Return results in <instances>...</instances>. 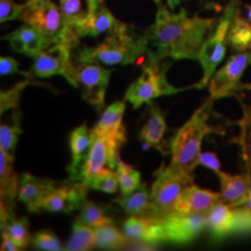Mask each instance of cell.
<instances>
[{
	"instance_id": "277c9868",
	"label": "cell",
	"mask_w": 251,
	"mask_h": 251,
	"mask_svg": "<svg viewBox=\"0 0 251 251\" xmlns=\"http://www.w3.org/2000/svg\"><path fill=\"white\" fill-rule=\"evenodd\" d=\"M20 20L35 27L50 47L59 42H70L75 47L79 45L80 36L75 28H67L61 8L51 0H35L27 5Z\"/></svg>"
},
{
	"instance_id": "1f68e13d",
	"label": "cell",
	"mask_w": 251,
	"mask_h": 251,
	"mask_svg": "<svg viewBox=\"0 0 251 251\" xmlns=\"http://www.w3.org/2000/svg\"><path fill=\"white\" fill-rule=\"evenodd\" d=\"M20 112L13 114L11 124H2L0 127V149L5 150L14 156L19 137L23 134L20 124Z\"/></svg>"
},
{
	"instance_id": "f546056e",
	"label": "cell",
	"mask_w": 251,
	"mask_h": 251,
	"mask_svg": "<svg viewBox=\"0 0 251 251\" xmlns=\"http://www.w3.org/2000/svg\"><path fill=\"white\" fill-rule=\"evenodd\" d=\"M125 101H115L111 103L103 111L101 118L94 126L93 129L99 131H118L125 128L124 122H122L126 111Z\"/></svg>"
},
{
	"instance_id": "4316f807",
	"label": "cell",
	"mask_w": 251,
	"mask_h": 251,
	"mask_svg": "<svg viewBox=\"0 0 251 251\" xmlns=\"http://www.w3.org/2000/svg\"><path fill=\"white\" fill-rule=\"evenodd\" d=\"M94 247H97L94 229L76 220L72 225V234L65 250L87 251L92 250Z\"/></svg>"
},
{
	"instance_id": "7a4b0ae2",
	"label": "cell",
	"mask_w": 251,
	"mask_h": 251,
	"mask_svg": "<svg viewBox=\"0 0 251 251\" xmlns=\"http://www.w3.org/2000/svg\"><path fill=\"white\" fill-rule=\"evenodd\" d=\"M214 114L213 99L209 98L178 129L170 144L171 164L193 172L198 166L203 139L212 133H225L218 126L211 124V118Z\"/></svg>"
},
{
	"instance_id": "74e56055",
	"label": "cell",
	"mask_w": 251,
	"mask_h": 251,
	"mask_svg": "<svg viewBox=\"0 0 251 251\" xmlns=\"http://www.w3.org/2000/svg\"><path fill=\"white\" fill-rule=\"evenodd\" d=\"M27 5L19 4L14 0H0V23L20 19Z\"/></svg>"
},
{
	"instance_id": "c3c4849f",
	"label": "cell",
	"mask_w": 251,
	"mask_h": 251,
	"mask_svg": "<svg viewBox=\"0 0 251 251\" xmlns=\"http://www.w3.org/2000/svg\"><path fill=\"white\" fill-rule=\"evenodd\" d=\"M153 2H156V5H157V6H161L162 0H153Z\"/></svg>"
},
{
	"instance_id": "e0dca14e",
	"label": "cell",
	"mask_w": 251,
	"mask_h": 251,
	"mask_svg": "<svg viewBox=\"0 0 251 251\" xmlns=\"http://www.w3.org/2000/svg\"><path fill=\"white\" fill-rule=\"evenodd\" d=\"M56 190V181L24 172L19 176L18 200L27 206L29 212L40 211L43 200Z\"/></svg>"
},
{
	"instance_id": "9c48e42d",
	"label": "cell",
	"mask_w": 251,
	"mask_h": 251,
	"mask_svg": "<svg viewBox=\"0 0 251 251\" xmlns=\"http://www.w3.org/2000/svg\"><path fill=\"white\" fill-rule=\"evenodd\" d=\"M207 229L214 241L236 235H251V209L219 202L207 213Z\"/></svg>"
},
{
	"instance_id": "83f0119b",
	"label": "cell",
	"mask_w": 251,
	"mask_h": 251,
	"mask_svg": "<svg viewBox=\"0 0 251 251\" xmlns=\"http://www.w3.org/2000/svg\"><path fill=\"white\" fill-rule=\"evenodd\" d=\"M242 119L237 121L240 126V134L235 141L241 148V156L246 164L247 171L251 172V106L242 102Z\"/></svg>"
},
{
	"instance_id": "d590c367",
	"label": "cell",
	"mask_w": 251,
	"mask_h": 251,
	"mask_svg": "<svg viewBox=\"0 0 251 251\" xmlns=\"http://www.w3.org/2000/svg\"><path fill=\"white\" fill-rule=\"evenodd\" d=\"M33 242L37 249L46 250V251H59L64 250L65 248L63 247L61 241L56 236L55 233L50 230H41L37 231L33 235Z\"/></svg>"
},
{
	"instance_id": "f35d334b",
	"label": "cell",
	"mask_w": 251,
	"mask_h": 251,
	"mask_svg": "<svg viewBox=\"0 0 251 251\" xmlns=\"http://www.w3.org/2000/svg\"><path fill=\"white\" fill-rule=\"evenodd\" d=\"M198 165L206 166L207 169H211L213 172H218L221 170V162L216 157L215 152L212 151L200 153L199 158H198Z\"/></svg>"
},
{
	"instance_id": "4dcf8cb0",
	"label": "cell",
	"mask_w": 251,
	"mask_h": 251,
	"mask_svg": "<svg viewBox=\"0 0 251 251\" xmlns=\"http://www.w3.org/2000/svg\"><path fill=\"white\" fill-rule=\"evenodd\" d=\"M94 233H96L97 247L101 248V249H121L122 247L127 246L128 241H129V238L126 236L125 233H121L113 225L94 229Z\"/></svg>"
},
{
	"instance_id": "4fadbf2b",
	"label": "cell",
	"mask_w": 251,
	"mask_h": 251,
	"mask_svg": "<svg viewBox=\"0 0 251 251\" xmlns=\"http://www.w3.org/2000/svg\"><path fill=\"white\" fill-rule=\"evenodd\" d=\"M86 14L75 25V29L80 37L99 36L103 33H114V31L126 29L129 25L118 20L107 6L105 0H86Z\"/></svg>"
},
{
	"instance_id": "7bdbcfd3",
	"label": "cell",
	"mask_w": 251,
	"mask_h": 251,
	"mask_svg": "<svg viewBox=\"0 0 251 251\" xmlns=\"http://www.w3.org/2000/svg\"><path fill=\"white\" fill-rule=\"evenodd\" d=\"M243 7H244V9H246V17H244V18H246L247 20L251 24V5L250 4H244ZM240 11H241V9H240Z\"/></svg>"
},
{
	"instance_id": "30bf717a",
	"label": "cell",
	"mask_w": 251,
	"mask_h": 251,
	"mask_svg": "<svg viewBox=\"0 0 251 251\" xmlns=\"http://www.w3.org/2000/svg\"><path fill=\"white\" fill-rule=\"evenodd\" d=\"M112 71L97 63H77L70 84L79 89L83 98L100 112L105 106Z\"/></svg>"
},
{
	"instance_id": "484cf974",
	"label": "cell",
	"mask_w": 251,
	"mask_h": 251,
	"mask_svg": "<svg viewBox=\"0 0 251 251\" xmlns=\"http://www.w3.org/2000/svg\"><path fill=\"white\" fill-rule=\"evenodd\" d=\"M228 45L236 52L248 51L251 48V24L237 7L228 35Z\"/></svg>"
},
{
	"instance_id": "ba28073f",
	"label": "cell",
	"mask_w": 251,
	"mask_h": 251,
	"mask_svg": "<svg viewBox=\"0 0 251 251\" xmlns=\"http://www.w3.org/2000/svg\"><path fill=\"white\" fill-rule=\"evenodd\" d=\"M93 137L89 158L84 165L81 183L89 186L90 180L105 166L117 169L120 158L119 151L126 141V127L118 131H99L91 129Z\"/></svg>"
},
{
	"instance_id": "f1b7e54d",
	"label": "cell",
	"mask_w": 251,
	"mask_h": 251,
	"mask_svg": "<svg viewBox=\"0 0 251 251\" xmlns=\"http://www.w3.org/2000/svg\"><path fill=\"white\" fill-rule=\"evenodd\" d=\"M106 212H107L106 206L99 205V203L91 201V200H86V202L81 207V212L77 220L93 229L113 225L112 218L108 216Z\"/></svg>"
},
{
	"instance_id": "ffe728a7",
	"label": "cell",
	"mask_w": 251,
	"mask_h": 251,
	"mask_svg": "<svg viewBox=\"0 0 251 251\" xmlns=\"http://www.w3.org/2000/svg\"><path fill=\"white\" fill-rule=\"evenodd\" d=\"M19 193V177L14 171V156L0 149V213L13 212Z\"/></svg>"
},
{
	"instance_id": "f6af8a7d",
	"label": "cell",
	"mask_w": 251,
	"mask_h": 251,
	"mask_svg": "<svg viewBox=\"0 0 251 251\" xmlns=\"http://www.w3.org/2000/svg\"><path fill=\"white\" fill-rule=\"evenodd\" d=\"M14 1L19 2V4H24V5H29L31 4L33 1H35V0H14Z\"/></svg>"
},
{
	"instance_id": "5b68a950",
	"label": "cell",
	"mask_w": 251,
	"mask_h": 251,
	"mask_svg": "<svg viewBox=\"0 0 251 251\" xmlns=\"http://www.w3.org/2000/svg\"><path fill=\"white\" fill-rule=\"evenodd\" d=\"M238 4H240V0H229V4L226 7L224 14L216 21L213 30L207 36L201 51L199 54V58H198L202 68L203 75L199 83L193 85L196 89L200 90L208 85L209 80L215 74L219 64L226 57L229 30H230L231 23H233Z\"/></svg>"
},
{
	"instance_id": "603a6c76",
	"label": "cell",
	"mask_w": 251,
	"mask_h": 251,
	"mask_svg": "<svg viewBox=\"0 0 251 251\" xmlns=\"http://www.w3.org/2000/svg\"><path fill=\"white\" fill-rule=\"evenodd\" d=\"M113 202L118 203L129 215H155L151 191L148 190L146 184H142L131 193L121 194L113 199Z\"/></svg>"
},
{
	"instance_id": "e575fe53",
	"label": "cell",
	"mask_w": 251,
	"mask_h": 251,
	"mask_svg": "<svg viewBox=\"0 0 251 251\" xmlns=\"http://www.w3.org/2000/svg\"><path fill=\"white\" fill-rule=\"evenodd\" d=\"M63 19L67 28H75L86 12L83 9V0H59Z\"/></svg>"
},
{
	"instance_id": "ab89813d",
	"label": "cell",
	"mask_w": 251,
	"mask_h": 251,
	"mask_svg": "<svg viewBox=\"0 0 251 251\" xmlns=\"http://www.w3.org/2000/svg\"><path fill=\"white\" fill-rule=\"evenodd\" d=\"M19 71V63L15 61L13 57L9 56H2L0 58V75L1 76H6V75L17 74Z\"/></svg>"
},
{
	"instance_id": "2e32d148",
	"label": "cell",
	"mask_w": 251,
	"mask_h": 251,
	"mask_svg": "<svg viewBox=\"0 0 251 251\" xmlns=\"http://www.w3.org/2000/svg\"><path fill=\"white\" fill-rule=\"evenodd\" d=\"M124 233L131 242L152 246L166 242L162 220L156 215H130L124 224Z\"/></svg>"
},
{
	"instance_id": "836d02e7",
	"label": "cell",
	"mask_w": 251,
	"mask_h": 251,
	"mask_svg": "<svg viewBox=\"0 0 251 251\" xmlns=\"http://www.w3.org/2000/svg\"><path fill=\"white\" fill-rule=\"evenodd\" d=\"M114 169L111 168H102L98 174H97L89 183L90 190L101 191L105 193H115L118 191L119 177L118 172L113 171Z\"/></svg>"
},
{
	"instance_id": "d6986e66",
	"label": "cell",
	"mask_w": 251,
	"mask_h": 251,
	"mask_svg": "<svg viewBox=\"0 0 251 251\" xmlns=\"http://www.w3.org/2000/svg\"><path fill=\"white\" fill-rule=\"evenodd\" d=\"M93 137L91 129L84 124L76 128L70 135L71 164L68 166L69 181H81L84 165L89 158L92 148Z\"/></svg>"
},
{
	"instance_id": "ee69618b",
	"label": "cell",
	"mask_w": 251,
	"mask_h": 251,
	"mask_svg": "<svg viewBox=\"0 0 251 251\" xmlns=\"http://www.w3.org/2000/svg\"><path fill=\"white\" fill-rule=\"evenodd\" d=\"M183 1H185V0H168V6L171 9H175L178 5L181 4Z\"/></svg>"
},
{
	"instance_id": "44dd1931",
	"label": "cell",
	"mask_w": 251,
	"mask_h": 251,
	"mask_svg": "<svg viewBox=\"0 0 251 251\" xmlns=\"http://www.w3.org/2000/svg\"><path fill=\"white\" fill-rule=\"evenodd\" d=\"M2 39L8 41L9 45L15 51L26 54L30 57L35 58L42 50L49 48L46 37L33 27L31 25L25 24L19 27L17 30L12 31Z\"/></svg>"
},
{
	"instance_id": "d4e9b609",
	"label": "cell",
	"mask_w": 251,
	"mask_h": 251,
	"mask_svg": "<svg viewBox=\"0 0 251 251\" xmlns=\"http://www.w3.org/2000/svg\"><path fill=\"white\" fill-rule=\"evenodd\" d=\"M1 230H5L12 240L17 243L20 250L25 249L33 241V236L29 233V224L27 218H17L14 212L7 214H0Z\"/></svg>"
},
{
	"instance_id": "60d3db41",
	"label": "cell",
	"mask_w": 251,
	"mask_h": 251,
	"mask_svg": "<svg viewBox=\"0 0 251 251\" xmlns=\"http://www.w3.org/2000/svg\"><path fill=\"white\" fill-rule=\"evenodd\" d=\"M1 250L4 251H17L20 250V248L17 246V243L12 240V237L6 233L5 230H1Z\"/></svg>"
},
{
	"instance_id": "d6a6232c",
	"label": "cell",
	"mask_w": 251,
	"mask_h": 251,
	"mask_svg": "<svg viewBox=\"0 0 251 251\" xmlns=\"http://www.w3.org/2000/svg\"><path fill=\"white\" fill-rule=\"evenodd\" d=\"M117 172L122 194L131 193L142 185L140 172L134 166L125 163L121 158H119L118 161Z\"/></svg>"
},
{
	"instance_id": "52a82bcc",
	"label": "cell",
	"mask_w": 251,
	"mask_h": 251,
	"mask_svg": "<svg viewBox=\"0 0 251 251\" xmlns=\"http://www.w3.org/2000/svg\"><path fill=\"white\" fill-rule=\"evenodd\" d=\"M164 62L149 63L144 65L142 74L133 81L125 94V100L129 101L134 108H140L143 103H151L153 99L162 96H171L184 89H178L166 79V69Z\"/></svg>"
},
{
	"instance_id": "bcb514c9",
	"label": "cell",
	"mask_w": 251,
	"mask_h": 251,
	"mask_svg": "<svg viewBox=\"0 0 251 251\" xmlns=\"http://www.w3.org/2000/svg\"><path fill=\"white\" fill-rule=\"evenodd\" d=\"M240 206L247 207V208H249V209H251V199H250V200H248V201H246V202H243V203H242V205H240Z\"/></svg>"
},
{
	"instance_id": "5bb4252c",
	"label": "cell",
	"mask_w": 251,
	"mask_h": 251,
	"mask_svg": "<svg viewBox=\"0 0 251 251\" xmlns=\"http://www.w3.org/2000/svg\"><path fill=\"white\" fill-rule=\"evenodd\" d=\"M161 220L166 242L175 244L191 243L207 229V213L183 214L172 212L162 216Z\"/></svg>"
},
{
	"instance_id": "8992f818",
	"label": "cell",
	"mask_w": 251,
	"mask_h": 251,
	"mask_svg": "<svg viewBox=\"0 0 251 251\" xmlns=\"http://www.w3.org/2000/svg\"><path fill=\"white\" fill-rule=\"evenodd\" d=\"M156 179L151 187V199L155 215L165 216L175 211L176 203L185 187L193 184L192 172L185 171L174 164L162 165L155 172Z\"/></svg>"
},
{
	"instance_id": "7402d4cb",
	"label": "cell",
	"mask_w": 251,
	"mask_h": 251,
	"mask_svg": "<svg viewBox=\"0 0 251 251\" xmlns=\"http://www.w3.org/2000/svg\"><path fill=\"white\" fill-rule=\"evenodd\" d=\"M150 113L147 121L141 128L139 140L146 144L147 148H155L166 155L165 144L163 142L166 130V121L161 108L153 103H149Z\"/></svg>"
},
{
	"instance_id": "681fc988",
	"label": "cell",
	"mask_w": 251,
	"mask_h": 251,
	"mask_svg": "<svg viewBox=\"0 0 251 251\" xmlns=\"http://www.w3.org/2000/svg\"><path fill=\"white\" fill-rule=\"evenodd\" d=\"M249 52H250V56H251V48L249 49Z\"/></svg>"
},
{
	"instance_id": "7dc6e473",
	"label": "cell",
	"mask_w": 251,
	"mask_h": 251,
	"mask_svg": "<svg viewBox=\"0 0 251 251\" xmlns=\"http://www.w3.org/2000/svg\"><path fill=\"white\" fill-rule=\"evenodd\" d=\"M241 90H251V84H242Z\"/></svg>"
},
{
	"instance_id": "8fae6325",
	"label": "cell",
	"mask_w": 251,
	"mask_h": 251,
	"mask_svg": "<svg viewBox=\"0 0 251 251\" xmlns=\"http://www.w3.org/2000/svg\"><path fill=\"white\" fill-rule=\"evenodd\" d=\"M249 64H251L249 50L230 56L224 67L216 70L209 80V97L215 100L236 96L242 85L241 78Z\"/></svg>"
},
{
	"instance_id": "3957f363",
	"label": "cell",
	"mask_w": 251,
	"mask_h": 251,
	"mask_svg": "<svg viewBox=\"0 0 251 251\" xmlns=\"http://www.w3.org/2000/svg\"><path fill=\"white\" fill-rule=\"evenodd\" d=\"M148 50L146 33L137 34L133 27L114 31L94 48L84 47L77 55V63H103L107 65L133 64Z\"/></svg>"
},
{
	"instance_id": "ac0fdd59",
	"label": "cell",
	"mask_w": 251,
	"mask_h": 251,
	"mask_svg": "<svg viewBox=\"0 0 251 251\" xmlns=\"http://www.w3.org/2000/svg\"><path fill=\"white\" fill-rule=\"evenodd\" d=\"M221 193L191 184L185 187L176 203L175 211L183 214L208 213L216 203L221 202Z\"/></svg>"
},
{
	"instance_id": "8d00e7d4",
	"label": "cell",
	"mask_w": 251,
	"mask_h": 251,
	"mask_svg": "<svg viewBox=\"0 0 251 251\" xmlns=\"http://www.w3.org/2000/svg\"><path fill=\"white\" fill-rule=\"evenodd\" d=\"M29 84V80L21 81L18 83L17 85L12 87L7 91H1V105H0V109H1V114L7 111L9 108H17L19 106V100H20L21 92H23L25 87Z\"/></svg>"
},
{
	"instance_id": "b9f144b4",
	"label": "cell",
	"mask_w": 251,
	"mask_h": 251,
	"mask_svg": "<svg viewBox=\"0 0 251 251\" xmlns=\"http://www.w3.org/2000/svg\"><path fill=\"white\" fill-rule=\"evenodd\" d=\"M250 199H251V185H250L249 190H248V192L246 193V196H244L242 199L238 200V201L234 202V203H230V205L231 206H240V205H242L243 202H246V201H248V200H250Z\"/></svg>"
},
{
	"instance_id": "9a60e30c",
	"label": "cell",
	"mask_w": 251,
	"mask_h": 251,
	"mask_svg": "<svg viewBox=\"0 0 251 251\" xmlns=\"http://www.w3.org/2000/svg\"><path fill=\"white\" fill-rule=\"evenodd\" d=\"M89 190V186L81 181H70L50 193L41 203L40 209L52 213H71L81 208L86 202Z\"/></svg>"
},
{
	"instance_id": "6da1fadb",
	"label": "cell",
	"mask_w": 251,
	"mask_h": 251,
	"mask_svg": "<svg viewBox=\"0 0 251 251\" xmlns=\"http://www.w3.org/2000/svg\"><path fill=\"white\" fill-rule=\"evenodd\" d=\"M216 19L190 17L186 9L179 13L159 6L155 23L146 31L148 40L147 62L161 63L165 58L198 61L207 36L216 25Z\"/></svg>"
},
{
	"instance_id": "cb8c5ba5",
	"label": "cell",
	"mask_w": 251,
	"mask_h": 251,
	"mask_svg": "<svg viewBox=\"0 0 251 251\" xmlns=\"http://www.w3.org/2000/svg\"><path fill=\"white\" fill-rule=\"evenodd\" d=\"M221 185V200L226 203H234L246 196L251 185V172L242 175H230L225 171L215 172Z\"/></svg>"
},
{
	"instance_id": "7c38bea8",
	"label": "cell",
	"mask_w": 251,
	"mask_h": 251,
	"mask_svg": "<svg viewBox=\"0 0 251 251\" xmlns=\"http://www.w3.org/2000/svg\"><path fill=\"white\" fill-rule=\"evenodd\" d=\"M74 48L70 42H59L42 50L35 57L31 72L40 78L62 75L70 83L76 65L71 58Z\"/></svg>"
}]
</instances>
